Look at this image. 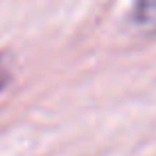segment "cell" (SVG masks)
<instances>
[{"mask_svg":"<svg viewBox=\"0 0 156 156\" xmlns=\"http://www.w3.org/2000/svg\"><path fill=\"white\" fill-rule=\"evenodd\" d=\"M133 23L145 32H156V0H136Z\"/></svg>","mask_w":156,"mask_h":156,"instance_id":"cell-1","label":"cell"},{"mask_svg":"<svg viewBox=\"0 0 156 156\" xmlns=\"http://www.w3.org/2000/svg\"><path fill=\"white\" fill-rule=\"evenodd\" d=\"M2 84H5V73L0 70V86H2Z\"/></svg>","mask_w":156,"mask_h":156,"instance_id":"cell-2","label":"cell"}]
</instances>
